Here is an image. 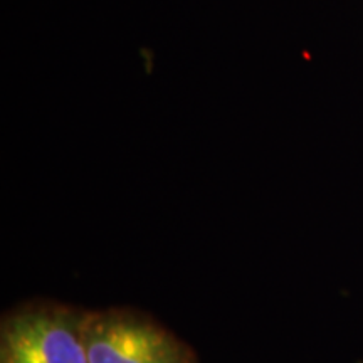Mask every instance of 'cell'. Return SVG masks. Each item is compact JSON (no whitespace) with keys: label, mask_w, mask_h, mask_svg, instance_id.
Returning <instances> with one entry per match:
<instances>
[{"label":"cell","mask_w":363,"mask_h":363,"mask_svg":"<svg viewBox=\"0 0 363 363\" xmlns=\"http://www.w3.org/2000/svg\"><path fill=\"white\" fill-rule=\"evenodd\" d=\"M89 363H195L194 352L160 325L108 311L83 318Z\"/></svg>","instance_id":"obj_1"},{"label":"cell","mask_w":363,"mask_h":363,"mask_svg":"<svg viewBox=\"0 0 363 363\" xmlns=\"http://www.w3.org/2000/svg\"><path fill=\"white\" fill-rule=\"evenodd\" d=\"M0 363H89L83 318L48 308L17 313L2 325Z\"/></svg>","instance_id":"obj_2"}]
</instances>
